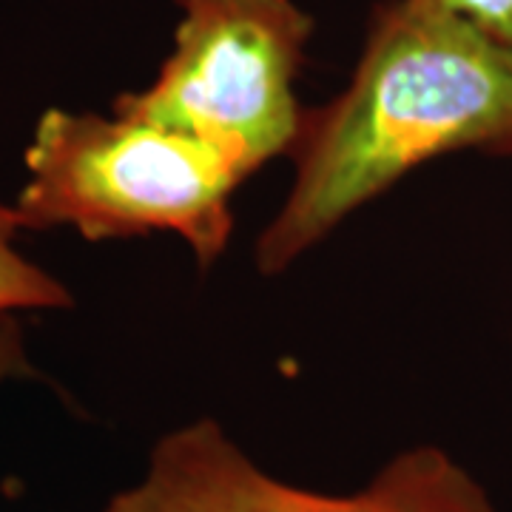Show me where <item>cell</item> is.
I'll list each match as a JSON object with an SVG mask.
<instances>
[{"mask_svg": "<svg viewBox=\"0 0 512 512\" xmlns=\"http://www.w3.org/2000/svg\"><path fill=\"white\" fill-rule=\"evenodd\" d=\"M453 151L512 157V43L439 0H384L348 89L305 109L293 183L256 239V268L288 271L353 211Z\"/></svg>", "mask_w": 512, "mask_h": 512, "instance_id": "cell-1", "label": "cell"}, {"mask_svg": "<svg viewBox=\"0 0 512 512\" xmlns=\"http://www.w3.org/2000/svg\"><path fill=\"white\" fill-rule=\"evenodd\" d=\"M23 228H74L89 242L171 231L211 268L234 237V191L245 183L217 148L120 114L46 109L23 154Z\"/></svg>", "mask_w": 512, "mask_h": 512, "instance_id": "cell-2", "label": "cell"}, {"mask_svg": "<svg viewBox=\"0 0 512 512\" xmlns=\"http://www.w3.org/2000/svg\"><path fill=\"white\" fill-rule=\"evenodd\" d=\"M311 32V15L293 0H183L160 74L111 111L208 143L248 180L291 154L302 131L293 86Z\"/></svg>", "mask_w": 512, "mask_h": 512, "instance_id": "cell-3", "label": "cell"}, {"mask_svg": "<svg viewBox=\"0 0 512 512\" xmlns=\"http://www.w3.org/2000/svg\"><path fill=\"white\" fill-rule=\"evenodd\" d=\"M103 512H498L467 467L436 444L393 456L348 495L316 493L262 470L220 421L197 419L154 444L146 476Z\"/></svg>", "mask_w": 512, "mask_h": 512, "instance_id": "cell-4", "label": "cell"}, {"mask_svg": "<svg viewBox=\"0 0 512 512\" xmlns=\"http://www.w3.org/2000/svg\"><path fill=\"white\" fill-rule=\"evenodd\" d=\"M23 222L15 205H0V316L18 311H66L74 305L69 288L20 254L15 237Z\"/></svg>", "mask_w": 512, "mask_h": 512, "instance_id": "cell-5", "label": "cell"}, {"mask_svg": "<svg viewBox=\"0 0 512 512\" xmlns=\"http://www.w3.org/2000/svg\"><path fill=\"white\" fill-rule=\"evenodd\" d=\"M450 12L470 20L481 32L512 43V0H439Z\"/></svg>", "mask_w": 512, "mask_h": 512, "instance_id": "cell-6", "label": "cell"}, {"mask_svg": "<svg viewBox=\"0 0 512 512\" xmlns=\"http://www.w3.org/2000/svg\"><path fill=\"white\" fill-rule=\"evenodd\" d=\"M29 370L32 367H29V356H26L23 328H20L15 313H6V316H0V384L26 376Z\"/></svg>", "mask_w": 512, "mask_h": 512, "instance_id": "cell-7", "label": "cell"}]
</instances>
